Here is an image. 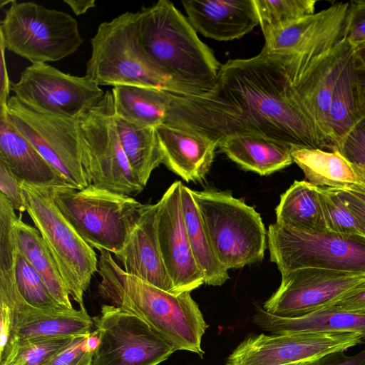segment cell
I'll return each mask as SVG.
<instances>
[{
  "label": "cell",
  "instance_id": "obj_1",
  "mask_svg": "<svg viewBox=\"0 0 365 365\" xmlns=\"http://www.w3.org/2000/svg\"><path fill=\"white\" fill-rule=\"evenodd\" d=\"M304 75L290 54L263 50L222 64L212 90L202 95L169 92L165 124L192 129L218 143L254 133L292 146L329 150L299 92Z\"/></svg>",
  "mask_w": 365,
  "mask_h": 365
},
{
  "label": "cell",
  "instance_id": "obj_2",
  "mask_svg": "<svg viewBox=\"0 0 365 365\" xmlns=\"http://www.w3.org/2000/svg\"><path fill=\"white\" fill-rule=\"evenodd\" d=\"M100 252L99 295L109 304L138 317L175 351L202 357V338L208 326L191 292L173 294L159 289L126 273L110 252Z\"/></svg>",
  "mask_w": 365,
  "mask_h": 365
},
{
  "label": "cell",
  "instance_id": "obj_3",
  "mask_svg": "<svg viewBox=\"0 0 365 365\" xmlns=\"http://www.w3.org/2000/svg\"><path fill=\"white\" fill-rule=\"evenodd\" d=\"M137 24L145 53L181 94L202 95L213 88L222 64L171 1L143 7Z\"/></svg>",
  "mask_w": 365,
  "mask_h": 365
},
{
  "label": "cell",
  "instance_id": "obj_4",
  "mask_svg": "<svg viewBox=\"0 0 365 365\" xmlns=\"http://www.w3.org/2000/svg\"><path fill=\"white\" fill-rule=\"evenodd\" d=\"M91 45L86 76L98 86L151 88L181 94L143 50L138 39L137 12L126 11L100 24Z\"/></svg>",
  "mask_w": 365,
  "mask_h": 365
},
{
  "label": "cell",
  "instance_id": "obj_5",
  "mask_svg": "<svg viewBox=\"0 0 365 365\" xmlns=\"http://www.w3.org/2000/svg\"><path fill=\"white\" fill-rule=\"evenodd\" d=\"M55 205L92 247L119 252L138 222L145 205L133 197L93 185L76 190L51 187Z\"/></svg>",
  "mask_w": 365,
  "mask_h": 365
},
{
  "label": "cell",
  "instance_id": "obj_6",
  "mask_svg": "<svg viewBox=\"0 0 365 365\" xmlns=\"http://www.w3.org/2000/svg\"><path fill=\"white\" fill-rule=\"evenodd\" d=\"M212 250L227 270L261 262L267 232L254 207L230 193L191 190Z\"/></svg>",
  "mask_w": 365,
  "mask_h": 365
},
{
  "label": "cell",
  "instance_id": "obj_7",
  "mask_svg": "<svg viewBox=\"0 0 365 365\" xmlns=\"http://www.w3.org/2000/svg\"><path fill=\"white\" fill-rule=\"evenodd\" d=\"M0 41L31 63H48L76 53L83 38L69 14L34 2L10 1L1 21Z\"/></svg>",
  "mask_w": 365,
  "mask_h": 365
},
{
  "label": "cell",
  "instance_id": "obj_8",
  "mask_svg": "<svg viewBox=\"0 0 365 365\" xmlns=\"http://www.w3.org/2000/svg\"><path fill=\"white\" fill-rule=\"evenodd\" d=\"M26 212L53 257L70 295L84 308L83 295L98 259L93 249L76 231L54 203L51 187L22 182Z\"/></svg>",
  "mask_w": 365,
  "mask_h": 365
},
{
  "label": "cell",
  "instance_id": "obj_9",
  "mask_svg": "<svg viewBox=\"0 0 365 365\" xmlns=\"http://www.w3.org/2000/svg\"><path fill=\"white\" fill-rule=\"evenodd\" d=\"M112 92L78 118L81 163L89 184L135 195L143 190L135 176L115 125Z\"/></svg>",
  "mask_w": 365,
  "mask_h": 365
},
{
  "label": "cell",
  "instance_id": "obj_10",
  "mask_svg": "<svg viewBox=\"0 0 365 365\" xmlns=\"http://www.w3.org/2000/svg\"><path fill=\"white\" fill-rule=\"evenodd\" d=\"M270 260L280 273L303 268L365 272V235L303 232L269 225Z\"/></svg>",
  "mask_w": 365,
  "mask_h": 365
},
{
  "label": "cell",
  "instance_id": "obj_11",
  "mask_svg": "<svg viewBox=\"0 0 365 365\" xmlns=\"http://www.w3.org/2000/svg\"><path fill=\"white\" fill-rule=\"evenodd\" d=\"M7 112L14 128L66 180L71 187L88 186L81 163L78 119L37 112L15 96Z\"/></svg>",
  "mask_w": 365,
  "mask_h": 365
},
{
  "label": "cell",
  "instance_id": "obj_12",
  "mask_svg": "<svg viewBox=\"0 0 365 365\" xmlns=\"http://www.w3.org/2000/svg\"><path fill=\"white\" fill-rule=\"evenodd\" d=\"M17 99L42 113L78 119L96 106L105 92L87 77L63 73L48 63H31L11 83Z\"/></svg>",
  "mask_w": 365,
  "mask_h": 365
},
{
  "label": "cell",
  "instance_id": "obj_13",
  "mask_svg": "<svg viewBox=\"0 0 365 365\" xmlns=\"http://www.w3.org/2000/svg\"><path fill=\"white\" fill-rule=\"evenodd\" d=\"M101 344L91 365H158L174 347L138 317L103 304L93 318Z\"/></svg>",
  "mask_w": 365,
  "mask_h": 365
},
{
  "label": "cell",
  "instance_id": "obj_14",
  "mask_svg": "<svg viewBox=\"0 0 365 365\" xmlns=\"http://www.w3.org/2000/svg\"><path fill=\"white\" fill-rule=\"evenodd\" d=\"M349 1L335 2L312 14L262 31L269 53L295 55L307 71L345 38Z\"/></svg>",
  "mask_w": 365,
  "mask_h": 365
},
{
  "label": "cell",
  "instance_id": "obj_15",
  "mask_svg": "<svg viewBox=\"0 0 365 365\" xmlns=\"http://www.w3.org/2000/svg\"><path fill=\"white\" fill-rule=\"evenodd\" d=\"M278 289L262 309L273 315L297 317L333 305L365 282V272L303 268L281 273Z\"/></svg>",
  "mask_w": 365,
  "mask_h": 365
},
{
  "label": "cell",
  "instance_id": "obj_16",
  "mask_svg": "<svg viewBox=\"0 0 365 365\" xmlns=\"http://www.w3.org/2000/svg\"><path fill=\"white\" fill-rule=\"evenodd\" d=\"M363 342L354 332H307L247 337L228 356L226 365H286L312 361Z\"/></svg>",
  "mask_w": 365,
  "mask_h": 365
},
{
  "label": "cell",
  "instance_id": "obj_17",
  "mask_svg": "<svg viewBox=\"0 0 365 365\" xmlns=\"http://www.w3.org/2000/svg\"><path fill=\"white\" fill-rule=\"evenodd\" d=\"M0 303L8 307L11 325L10 340L4 352L10 344L19 341L88 335L94 325L86 308L41 309L31 306L20 294L14 273L0 274Z\"/></svg>",
  "mask_w": 365,
  "mask_h": 365
},
{
  "label": "cell",
  "instance_id": "obj_18",
  "mask_svg": "<svg viewBox=\"0 0 365 365\" xmlns=\"http://www.w3.org/2000/svg\"><path fill=\"white\" fill-rule=\"evenodd\" d=\"M182 184L174 182L156 203L158 244L175 294L192 292L205 283L185 225L180 199Z\"/></svg>",
  "mask_w": 365,
  "mask_h": 365
},
{
  "label": "cell",
  "instance_id": "obj_19",
  "mask_svg": "<svg viewBox=\"0 0 365 365\" xmlns=\"http://www.w3.org/2000/svg\"><path fill=\"white\" fill-rule=\"evenodd\" d=\"M156 211V204L145 205L124 246L113 255L126 273L175 294L158 244Z\"/></svg>",
  "mask_w": 365,
  "mask_h": 365
},
{
  "label": "cell",
  "instance_id": "obj_20",
  "mask_svg": "<svg viewBox=\"0 0 365 365\" xmlns=\"http://www.w3.org/2000/svg\"><path fill=\"white\" fill-rule=\"evenodd\" d=\"M182 4L194 29L216 41L240 38L259 25L254 0H190Z\"/></svg>",
  "mask_w": 365,
  "mask_h": 365
},
{
  "label": "cell",
  "instance_id": "obj_21",
  "mask_svg": "<svg viewBox=\"0 0 365 365\" xmlns=\"http://www.w3.org/2000/svg\"><path fill=\"white\" fill-rule=\"evenodd\" d=\"M163 163L186 182L199 181L208 173L217 144L192 129L173 124L155 128Z\"/></svg>",
  "mask_w": 365,
  "mask_h": 365
},
{
  "label": "cell",
  "instance_id": "obj_22",
  "mask_svg": "<svg viewBox=\"0 0 365 365\" xmlns=\"http://www.w3.org/2000/svg\"><path fill=\"white\" fill-rule=\"evenodd\" d=\"M364 118L365 66L354 51L338 78L329 103L327 137L331 150Z\"/></svg>",
  "mask_w": 365,
  "mask_h": 365
},
{
  "label": "cell",
  "instance_id": "obj_23",
  "mask_svg": "<svg viewBox=\"0 0 365 365\" xmlns=\"http://www.w3.org/2000/svg\"><path fill=\"white\" fill-rule=\"evenodd\" d=\"M353 52L354 47L344 38L314 63L298 86L304 103L329 150H331L327 137L329 103L338 78Z\"/></svg>",
  "mask_w": 365,
  "mask_h": 365
},
{
  "label": "cell",
  "instance_id": "obj_24",
  "mask_svg": "<svg viewBox=\"0 0 365 365\" xmlns=\"http://www.w3.org/2000/svg\"><path fill=\"white\" fill-rule=\"evenodd\" d=\"M0 160L22 182L38 187H70L64 178L11 124L7 108L0 110Z\"/></svg>",
  "mask_w": 365,
  "mask_h": 365
},
{
  "label": "cell",
  "instance_id": "obj_25",
  "mask_svg": "<svg viewBox=\"0 0 365 365\" xmlns=\"http://www.w3.org/2000/svg\"><path fill=\"white\" fill-rule=\"evenodd\" d=\"M293 162L313 185L365 192V170L345 158L339 150L292 146Z\"/></svg>",
  "mask_w": 365,
  "mask_h": 365
},
{
  "label": "cell",
  "instance_id": "obj_26",
  "mask_svg": "<svg viewBox=\"0 0 365 365\" xmlns=\"http://www.w3.org/2000/svg\"><path fill=\"white\" fill-rule=\"evenodd\" d=\"M253 322L273 334L307 332H354L365 342V314H359L329 306L297 317L273 315L258 308Z\"/></svg>",
  "mask_w": 365,
  "mask_h": 365
},
{
  "label": "cell",
  "instance_id": "obj_27",
  "mask_svg": "<svg viewBox=\"0 0 365 365\" xmlns=\"http://www.w3.org/2000/svg\"><path fill=\"white\" fill-rule=\"evenodd\" d=\"M217 147L242 169L267 175L293 163L292 145L254 133L227 135Z\"/></svg>",
  "mask_w": 365,
  "mask_h": 365
},
{
  "label": "cell",
  "instance_id": "obj_28",
  "mask_svg": "<svg viewBox=\"0 0 365 365\" xmlns=\"http://www.w3.org/2000/svg\"><path fill=\"white\" fill-rule=\"evenodd\" d=\"M276 223L303 232L328 231L317 186L295 180L280 196Z\"/></svg>",
  "mask_w": 365,
  "mask_h": 365
},
{
  "label": "cell",
  "instance_id": "obj_29",
  "mask_svg": "<svg viewBox=\"0 0 365 365\" xmlns=\"http://www.w3.org/2000/svg\"><path fill=\"white\" fill-rule=\"evenodd\" d=\"M111 92L117 116L140 126L155 128L165 123L169 111V91L116 86Z\"/></svg>",
  "mask_w": 365,
  "mask_h": 365
},
{
  "label": "cell",
  "instance_id": "obj_30",
  "mask_svg": "<svg viewBox=\"0 0 365 365\" xmlns=\"http://www.w3.org/2000/svg\"><path fill=\"white\" fill-rule=\"evenodd\" d=\"M15 235L17 251L38 273L53 298L62 307L73 309L69 290L39 231L18 217Z\"/></svg>",
  "mask_w": 365,
  "mask_h": 365
},
{
  "label": "cell",
  "instance_id": "obj_31",
  "mask_svg": "<svg viewBox=\"0 0 365 365\" xmlns=\"http://www.w3.org/2000/svg\"><path fill=\"white\" fill-rule=\"evenodd\" d=\"M180 199L182 215L195 260L205 283L221 286L229 279L228 270L217 259L204 227L191 190L182 184Z\"/></svg>",
  "mask_w": 365,
  "mask_h": 365
},
{
  "label": "cell",
  "instance_id": "obj_32",
  "mask_svg": "<svg viewBox=\"0 0 365 365\" xmlns=\"http://www.w3.org/2000/svg\"><path fill=\"white\" fill-rule=\"evenodd\" d=\"M115 120L130 168L144 187L153 171L163 163L155 128L134 124L116 115Z\"/></svg>",
  "mask_w": 365,
  "mask_h": 365
},
{
  "label": "cell",
  "instance_id": "obj_33",
  "mask_svg": "<svg viewBox=\"0 0 365 365\" xmlns=\"http://www.w3.org/2000/svg\"><path fill=\"white\" fill-rule=\"evenodd\" d=\"M72 338L42 337L16 341L0 356V365H44Z\"/></svg>",
  "mask_w": 365,
  "mask_h": 365
},
{
  "label": "cell",
  "instance_id": "obj_34",
  "mask_svg": "<svg viewBox=\"0 0 365 365\" xmlns=\"http://www.w3.org/2000/svg\"><path fill=\"white\" fill-rule=\"evenodd\" d=\"M14 275L20 294L31 306L41 309L63 307L51 295L29 260L19 252L15 259Z\"/></svg>",
  "mask_w": 365,
  "mask_h": 365
},
{
  "label": "cell",
  "instance_id": "obj_35",
  "mask_svg": "<svg viewBox=\"0 0 365 365\" xmlns=\"http://www.w3.org/2000/svg\"><path fill=\"white\" fill-rule=\"evenodd\" d=\"M317 3L316 0H254L262 31L315 13Z\"/></svg>",
  "mask_w": 365,
  "mask_h": 365
},
{
  "label": "cell",
  "instance_id": "obj_36",
  "mask_svg": "<svg viewBox=\"0 0 365 365\" xmlns=\"http://www.w3.org/2000/svg\"><path fill=\"white\" fill-rule=\"evenodd\" d=\"M329 232L343 235H363L356 217L336 189L317 187Z\"/></svg>",
  "mask_w": 365,
  "mask_h": 365
},
{
  "label": "cell",
  "instance_id": "obj_37",
  "mask_svg": "<svg viewBox=\"0 0 365 365\" xmlns=\"http://www.w3.org/2000/svg\"><path fill=\"white\" fill-rule=\"evenodd\" d=\"M17 219L14 207L0 193V272L14 271L18 252L15 235Z\"/></svg>",
  "mask_w": 365,
  "mask_h": 365
},
{
  "label": "cell",
  "instance_id": "obj_38",
  "mask_svg": "<svg viewBox=\"0 0 365 365\" xmlns=\"http://www.w3.org/2000/svg\"><path fill=\"white\" fill-rule=\"evenodd\" d=\"M336 150L349 161L365 170V118L347 133Z\"/></svg>",
  "mask_w": 365,
  "mask_h": 365
},
{
  "label": "cell",
  "instance_id": "obj_39",
  "mask_svg": "<svg viewBox=\"0 0 365 365\" xmlns=\"http://www.w3.org/2000/svg\"><path fill=\"white\" fill-rule=\"evenodd\" d=\"M86 336L83 335L73 337L44 365H91L94 353L86 351L83 347Z\"/></svg>",
  "mask_w": 365,
  "mask_h": 365
},
{
  "label": "cell",
  "instance_id": "obj_40",
  "mask_svg": "<svg viewBox=\"0 0 365 365\" xmlns=\"http://www.w3.org/2000/svg\"><path fill=\"white\" fill-rule=\"evenodd\" d=\"M0 193L8 199L15 210L21 212L26 211V201L22 188V181L1 160H0Z\"/></svg>",
  "mask_w": 365,
  "mask_h": 365
},
{
  "label": "cell",
  "instance_id": "obj_41",
  "mask_svg": "<svg viewBox=\"0 0 365 365\" xmlns=\"http://www.w3.org/2000/svg\"><path fill=\"white\" fill-rule=\"evenodd\" d=\"M345 39L354 48L365 43V0L349 1Z\"/></svg>",
  "mask_w": 365,
  "mask_h": 365
},
{
  "label": "cell",
  "instance_id": "obj_42",
  "mask_svg": "<svg viewBox=\"0 0 365 365\" xmlns=\"http://www.w3.org/2000/svg\"><path fill=\"white\" fill-rule=\"evenodd\" d=\"M333 306L351 312L365 314V282L346 293Z\"/></svg>",
  "mask_w": 365,
  "mask_h": 365
},
{
  "label": "cell",
  "instance_id": "obj_43",
  "mask_svg": "<svg viewBox=\"0 0 365 365\" xmlns=\"http://www.w3.org/2000/svg\"><path fill=\"white\" fill-rule=\"evenodd\" d=\"M344 351L329 353L310 361L308 365H365V349L351 356L346 355Z\"/></svg>",
  "mask_w": 365,
  "mask_h": 365
},
{
  "label": "cell",
  "instance_id": "obj_44",
  "mask_svg": "<svg viewBox=\"0 0 365 365\" xmlns=\"http://www.w3.org/2000/svg\"><path fill=\"white\" fill-rule=\"evenodd\" d=\"M337 190L347 207L356 217L363 234L365 235V202L350 190Z\"/></svg>",
  "mask_w": 365,
  "mask_h": 365
},
{
  "label": "cell",
  "instance_id": "obj_45",
  "mask_svg": "<svg viewBox=\"0 0 365 365\" xmlns=\"http://www.w3.org/2000/svg\"><path fill=\"white\" fill-rule=\"evenodd\" d=\"M6 47L4 43L0 41V68H1V78H0V109L7 108L8 101L10 98V91H11V83L9 77L7 70L6 57H5Z\"/></svg>",
  "mask_w": 365,
  "mask_h": 365
},
{
  "label": "cell",
  "instance_id": "obj_46",
  "mask_svg": "<svg viewBox=\"0 0 365 365\" xmlns=\"http://www.w3.org/2000/svg\"><path fill=\"white\" fill-rule=\"evenodd\" d=\"M11 318L8 307L0 303V355L6 349L11 337Z\"/></svg>",
  "mask_w": 365,
  "mask_h": 365
},
{
  "label": "cell",
  "instance_id": "obj_47",
  "mask_svg": "<svg viewBox=\"0 0 365 365\" xmlns=\"http://www.w3.org/2000/svg\"><path fill=\"white\" fill-rule=\"evenodd\" d=\"M76 16L86 14L90 9L96 6L95 0H64Z\"/></svg>",
  "mask_w": 365,
  "mask_h": 365
},
{
  "label": "cell",
  "instance_id": "obj_48",
  "mask_svg": "<svg viewBox=\"0 0 365 365\" xmlns=\"http://www.w3.org/2000/svg\"><path fill=\"white\" fill-rule=\"evenodd\" d=\"M101 344L99 333L97 329L91 331L83 341V347L88 352L95 353Z\"/></svg>",
  "mask_w": 365,
  "mask_h": 365
},
{
  "label": "cell",
  "instance_id": "obj_49",
  "mask_svg": "<svg viewBox=\"0 0 365 365\" xmlns=\"http://www.w3.org/2000/svg\"><path fill=\"white\" fill-rule=\"evenodd\" d=\"M354 51L357 58L365 66V43L354 47Z\"/></svg>",
  "mask_w": 365,
  "mask_h": 365
},
{
  "label": "cell",
  "instance_id": "obj_50",
  "mask_svg": "<svg viewBox=\"0 0 365 365\" xmlns=\"http://www.w3.org/2000/svg\"><path fill=\"white\" fill-rule=\"evenodd\" d=\"M353 192L357 197L365 202V192Z\"/></svg>",
  "mask_w": 365,
  "mask_h": 365
},
{
  "label": "cell",
  "instance_id": "obj_51",
  "mask_svg": "<svg viewBox=\"0 0 365 365\" xmlns=\"http://www.w3.org/2000/svg\"><path fill=\"white\" fill-rule=\"evenodd\" d=\"M310 361H303V362H298V363H294V364H289L286 365H308V364Z\"/></svg>",
  "mask_w": 365,
  "mask_h": 365
}]
</instances>
